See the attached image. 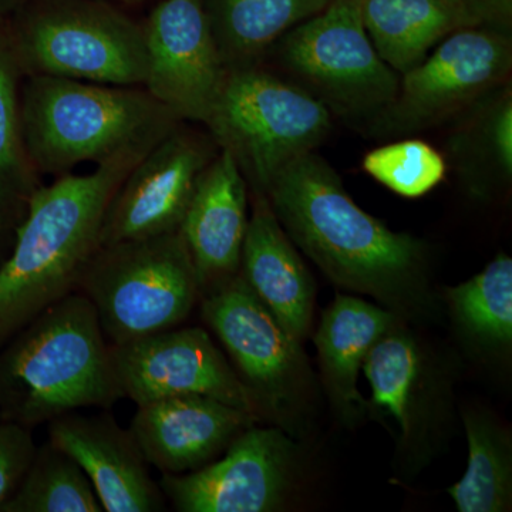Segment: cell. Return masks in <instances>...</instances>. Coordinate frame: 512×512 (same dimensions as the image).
<instances>
[{"mask_svg":"<svg viewBox=\"0 0 512 512\" xmlns=\"http://www.w3.org/2000/svg\"><path fill=\"white\" fill-rule=\"evenodd\" d=\"M295 447L278 427L256 424L224 457L187 474H163L160 488L178 512H271L288 495Z\"/></svg>","mask_w":512,"mask_h":512,"instance_id":"5bb4252c","label":"cell"},{"mask_svg":"<svg viewBox=\"0 0 512 512\" xmlns=\"http://www.w3.org/2000/svg\"><path fill=\"white\" fill-rule=\"evenodd\" d=\"M251 197L239 274L285 332L302 345L311 330L315 282L268 198L261 192H251Z\"/></svg>","mask_w":512,"mask_h":512,"instance_id":"ac0fdd59","label":"cell"},{"mask_svg":"<svg viewBox=\"0 0 512 512\" xmlns=\"http://www.w3.org/2000/svg\"><path fill=\"white\" fill-rule=\"evenodd\" d=\"M464 2L480 25L512 36V0H464Z\"/></svg>","mask_w":512,"mask_h":512,"instance_id":"f546056e","label":"cell"},{"mask_svg":"<svg viewBox=\"0 0 512 512\" xmlns=\"http://www.w3.org/2000/svg\"><path fill=\"white\" fill-rule=\"evenodd\" d=\"M268 60L269 69L315 97L333 119L363 131L399 92L400 74L377 53L357 0H330L281 37Z\"/></svg>","mask_w":512,"mask_h":512,"instance_id":"52a82bcc","label":"cell"},{"mask_svg":"<svg viewBox=\"0 0 512 512\" xmlns=\"http://www.w3.org/2000/svg\"><path fill=\"white\" fill-rule=\"evenodd\" d=\"M6 26L0 22V245L28 214L30 200L42 187L23 136L19 80Z\"/></svg>","mask_w":512,"mask_h":512,"instance_id":"603a6c76","label":"cell"},{"mask_svg":"<svg viewBox=\"0 0 512 512\" xmlns=\"http://www.w3.org/2000/svg\"><path fill=\"white\" fill-rule=\"evenodd\" d=\"M397 322L400 316L384 306L349 295L336 296L323 313L315 333L320 370L333 403L348 416L367 407L357 389L363 360Z\"/></svg>","mask_w":512,"mask_h":512,"instance_id":"44dd1931","label":"cell"},{"mask_svg":"<svg viewBox=\"0 0 512 512\" xmlns=\"http://www.w3.org/2000/svg\"><path fill=\"white\" fill-rule=\"evenodd\" d=\"M247 180L234 158L220 150L205 168L180 225L201 295L241 268L248 229Z\"/></svg>","mask_w":512,"mask_h":512,"instance_id":"e0dca14e","label":"cell"},{"mask_svg":"<svg viewBox=\"0 0 512 512\" xmlns=\"http://www.w3.org/2000/svg\"><path fill=\"white\" fill-rule=\"evenodd\" d=\"M156 143L127 148L93 173L60 175L35 192L16 229L12 254L0 266V348L76 291L99 248L101 224L114 192Z\"/></svg>","mask_w":512,"mask_h":512,"instance_id":"7a4b0ae2","label":"cell"},{"mask_svg":"<svg viewBox=\"0 0 512 512\" xmlns=\"http://www.w3.org/2000/svg\"><path fill=\"white\" fill-rule=\"evenodd\" d=\"M143 87L178 121L205 126L228 69L200 0H160L144 20Z\"/></svg>","mask_w":512,"mask_h":512,"instance_id":"7c38bea8","label":"cell"},{"mask_svg":"<svg viewBox=\"0 0 512 512\" xmlns=\"http://www.w3.org/2000/svg\"><path fill=\"white\" fill-rule=\"evenodd\" d=\"M447 154L477 200H493L512 181V86L498 87L456 117Z\"/></svg>","mask_w":512,"mask_h":512,"instance_id":"d6986e66","label":"cell"},{"mask_svg":"<svg viewBox=\"0 0 512 512\" xmlns=\"http://www.w3.org/2000/svg\"><path fill=\"white\" fill-rule=\"evenodd\" d=\"M29 0H0V13L12 12L22 8Z\"/></svg>","mask_w":512,"mask_h":512,"instance_id":"4dcf8cb0","label":"cell"},{"mask_svg":"<svg viewBox=\"0 0 512 512\" xmlns=\"http://www.w3.org/2000/svg\"><path fill=\"white\" fill-rule=\"evenodd\" d=\"M357 3L377 53L400 76L423 62L451 33L480 26L464 0H357Z\"/></svg>","mask_w":512,"mask_h":512,"instance_id":"ffe728a7","label":"cell"},{"mask_svg":"<svg viewBox=\"0 0 512 512\" xmlns=\"http://www.w3.org/2000/svg\"><path fill=\"white\" fill-rule=\"evenodd\" d=\"M47 434L82 467L103 511H165L163 491L148 473L133 434L111 414L67 413L49 421Z\"/></svg>","mask_w":512,"mask_h":512,"instance_id":"2e32d148","label":"cell"},{"mask_svg":"<svg viewBox=\"0 0 512 512\" xmlns=\"http://www.w3.org/2000/svg\"><path fill=\"white\" fill-rule=\"evenodd\" d=\"M220 153L208 131L177 126L144 154L114 192L99 247L178 231L205 168Z\"/></svg>","mask_w":512,"mask_h":512,"instance_id":"30bf717a","label":"cell"},{"mask_svg":"<svg viewBox=\"0 0 512 512\" xmlns=\"http://www.w3.org/2000/svg\"><path fill=\"white\" fill-rule=\"evenodd\" d=\"M451 309L464 335L488 349L512 342V259L498 255L483 271L448 289Z\"/></svg>","mask_w":512,"mask_h":512,"instance_id":"4316f807","label":"cell"},{"mask_svg":"<svg viewBox=\"0 0 512 512\" xmlns=\"http://www.w3.org/2000/svg\"><path fill=\"white\" fill-rule=\"evenodd\" d=\"M511 72L512 36L483 25L457 30L402 74L396 99L365 133L383 140L440 126L511 82Z\"/></svg>","mask_w":512,"mask_h":512,"instance_id":"9c48e42d","label":"cell"},{"mask_svg":"<svg viewBox=\"0 0 512 512\" xmlns=\"http://www.w3.org/2000/svg\"><path fill=\"white\" fill-rule=\"evenodd\" d=\"M18 12L6 32L22 76L143 86L144 22L111 0H29Z\"/></svg>","mask_w":512,"mask_h":512,"instance_id":"5b68a950","label":"cell"},{"mask_svg":"<svg viewBox=\"0 0 512 512\" xmlns=\"http://www.w3.org/2000/svg\"><path fill=\"white\" fill-rule=\"evenodd\" d=\"M0 420H3V419H2V414H0Z\"/></svg>","mask_w":512,"mask_h":512,"instance_id":"d6a6232c","label":"cell"},{"mask_svg":"<svg viewBox=\"0 0 512 512\" xmlns=\"http://www.w3.org/2000/svg\"><path fill=\"white\" fill-rule=\"evenodd\" d=\"M447 160L437 148L417 138L373 148L363 157L367 175L394 194L404 198H420L443 183Z\"/></svg>","mask_w":512,"mask_h":512,"instance_id":"83f0119b","label":"cell"},{"mask_svg":"<svg viewBox=\"0 0 512 512\" xmlns=\"http://www.w3.org/2000/svg\"><path fill=\"white\" fill-rule=\"evenodd\" d=\"M204 127L234 158L249 192L264 194L285 165L325 143L333 117L311 94L261 64L228 72Z\"/></svg>","mask_w":512,"mask_h":512,"instance_id":"ba28073f","label":"cell"},{"mask_svg":"<svg viewBox=\"0 0 512 512\" xmlns=\"http://www.w3.org/2000/svg\"><path fill=\"white\" fill-rule=\"evenodd\" d=\"M111 2L124 3V5H143V3L150 2V0H111Z\"/></svg>","mask_w":512,"mask_h":512,"instance_id":"1f68e13d","label":"cell"},{"mask_svg":"<svg viewBox=\"0 0 512 512\" xmlns=\"http://www.w3.org/2000/svg\"><path fill=\"white\" fill-rule=\"evenodd\" d=\"M468 463L464 477L448 490L460 512H503L512 500L511 447L483 417H464Z\"/></svg>","mask_w":512,"mask_h":512,"instance_id":"cb8c5ba5","label":"cell"},{"mask_svg":"<svg viewBox=\"0 0 512 512\" xmlns=\"http://www.w3.org/2000/svg\"><path fill=\"white\" fill-rule=\"evenodd\" d=\"M20 114L29 156L40 175L69 174L127 148L156 143L177 117L143 86H111L30 76L20 89Z\"/></svg>","mask_w":512,"mask_h":512,"instance_id":"277c9868","label":"cell"},{"mask_svg":"<svg viewBox=\"0 0 512 512\" xmlns=\"http://www.w3.org/2000/svg\"><path fill=\"white\" fill-rule=\"evenodd\" d=\"M76 291L92 303L111 346L178 328L201 299L180 229L97 248Z\"/></svg>","mask_w":512,"mask_h":512,"instance_id":"8992f818","label":"cell"},{"mask_svg":"<svg viewBox=\"0 0 512 512\" xmlns=\"http://www.w3.org/2000/svg\"><path fill=\"white\" fill-rule=\"evenodd\" d=\"M124 399L111 346L92 303L74 291L0 348V414L35 429L89 407Z\"/></svg>","mask_w":512,"mask_h":512,"instance_id":"3957f363","label":"cell"},{"mask_svg":"<svg viewBox=\"0 0 512 512\" xmlns=\"http://www.w3.org/2000/svg\"><path fill=\"white\" fill-rule=\"evenodd\" d=\"M101 504L82 467L52 441L36 448L15 494L0 512H101Z\"/></svg>","mask_w":512,"mask_h":512,"instance_id":"d4e9b609","label":"cell"},{"mask_svg":"<svg viewBox=\"0 0 512 512\" xmlns=\"http://www.w3.org/2000/svg\"><path fill=\"white\" fill-rule=\"evenodd\" d=\"M228 72L261 66L281 37L330 0H200Z\"/></svg>","mask_w":512,"mask_h":512,"instance_id":"7402d4cb","label":"cell"},{"mask_svg":"<svg viewBox=\"0 0 512 512\" xmlns=\"http://www.w3.org/2000/svg\"><path fill=\"white\" fill-rule=\"evenodd\" d=\"M264 195L295 247L333 284L372 296L399 316L426 313V244L363 211L316 151L285 165Z\"/></svg>","mask_w":512,"mask_h":512,"instance_id":"6da1fadb","label":"cell"},{"mask_svg":"<svg viewBox=\"0 0 512 512\" xmlns=\"http://www.w3.org/2000/svg\"><path fill=\"white\" fill-rule=\"evenodd\" d=\"M201 316L234 362L262 416L288 409L305 379V357L242 275L201 295Z\"/></svg>","mask_w":512,"mask_h":512,"instance_id":"8fae6325","label":"cell"},{"mask_svg":"<svg viewBox=\"0 0 512 512\" xmlns=\"http://www.w3.org/2000/svg\"><path fill=\"white\" fill-rule=\"evenodd\" d=\"M421 365L420 350L400 322L377 340L363 360L362 370L373 393L367 406L389 413L406 437L414 429Z\"/></svg>","mask_w":512,"mask_h":512,"instance_id":"484cf974","label":"cell"},{"mask_svg":"<svg viewBox=\"0 0 512 512\" xmlns=\"http://www.w3.org/2000/svg\"><path fill=\"white\" fill-rule=\"evenodd\" d=\"M111 346V345H110ZM121 392L137 406L165 397L202 394L261 419L262 412L207 330L174 328L111 346Z\"/></svg>","mask_w":512,"mask_h":512,"instance_id":"4fadbf2b","label":"cell"},{"mask_svg":"<svg viewBox=\"0 0 512 512\" xmlns=\"http://www.w3.org/2000/svg\"><path fill=\"white\" fill-rule=\"evenodd\" d=\"M36 448L32 429L0 420V507L18 490Z\"/></svg>","mask_w":512,"mask_h":512,"instance_id":"f1b7e54d","label":"cell"},{"mask_svg":"<svg viewBox=\"0 0 512 512\" xmlns=\"http://www.w3.org/2000/svg\"><path fill=\"white\" fill-rule=\"evenodd\" d=\"M137 407L128 429L148 466L175 476L207 466L261 420L202 394L165 397Z\"/></svg>","mask_w":512,"mask_h":512,"instance_id":"9a60e30c","label":"cell"}]
</instances>
